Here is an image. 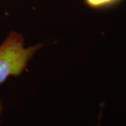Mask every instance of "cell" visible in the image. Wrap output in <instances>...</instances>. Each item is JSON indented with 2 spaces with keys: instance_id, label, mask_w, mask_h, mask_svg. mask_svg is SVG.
Segmentation results:
<instances>
[{
  "instance_id": "1",
  "label": "cell",
  "mask_w": 126,
  "mask_h": 126,
  "mask_svg": "<svg viewBox=\"0 0 126 126\" xmlns=\"http://www.w3.org/2000/svg\"><path fill=\"white\" fill-rule=\"evenodd\" d=\"M42 47L39 44L25 47L23 35L11 31L0 44V86L10 77H18ZM3 107L0 101V121Z\"/></svg>"
},
{
  "instance_id": "2",
  "label": "cell",
  "mask_w": 126,
  "mask_h": 126,
  "mask_svg": "<svg viewBox=\"0 0 126 126\" xmlns=\"http://www.w3.org/2000/svg\"><path fill=\"white\" fill-rule=\"evenodd\" d=\"M88 7L94 9H104L118 4L122 0H83Z\"/></svg>"
}]
</instances>
